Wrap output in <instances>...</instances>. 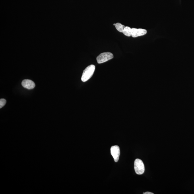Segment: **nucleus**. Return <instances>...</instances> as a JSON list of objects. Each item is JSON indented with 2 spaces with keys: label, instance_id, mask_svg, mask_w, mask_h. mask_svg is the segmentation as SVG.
<instances>
[{
  "label": "nucleus",
  "instance_id": "9",
  "mask_svg": "<svg viewBox=\"0 0 194 194\" xmlns=\"http://www.w3.org/2000/svg\"><path fill=\"white\" fill-rule=\"evenodd\" d=\"M6 103V100L5 99H2L0 100V108H1L4 106Z\"/></svg>",
  "mask_w": 194,
  "mask_h": 194
},
{
  "label": "nucleus",
  "instance_id": "4",
  "mask_svg": "<svg viewBox=\"0 0 194 194\" xmlns=\"http://www.w3.org/2000/svg\"><path fill=\"white\" fill-rule=\"evenodd\" d=\"M111 154L114 158V161L117 162L119 160L120 155V150L119 146H112L110 149Z\"/></svg>",
  "mask_w": 194,
  "mask_h": 194
},
{
  "label": "nucleus",
  "instance_id": "8",
  "mask_svg": "<svg viewBox=\"0 0 194 194\" xmlns=\"http://www.w3.org/2000/svg\"><path fill=\"white\" fill-rule=\"evenodd\" d=\"M116 28L118 32H123L124 29L125 28V26L124 25H122L121 23H117L115 24V25Z\"/></svg>",
  "mask_w": 194,
  "mask_h": 194
},
{
  "label": "nucleus",
  "instance_id": "3",
  "mask_svg": "<svg viewBox=\"0 0 194 194\" xmlns=\"http://www.w3.org/2000/svg\"><path fill=\"white\" fill-rule=\"evenodd\" d=\"M134 168L137 174L141 175L144 173L145 166L142 160L139 159H136L135 161Z\"/></svg>",
  "mask_w": 194,
  "mask_h": 194
},
{
  "label": "nucleus",
  "instance_id": "5",
  "mask_svg": "<svg viewBox=\"0 0 194 194\" xmlns=\"http://www.w3.org/2000/svg\"><path fill=\"white\" fill-rule=\"evenodd\" d=\"M147 33V30L145 29L135 28L131 29V36L133 38L144 35Z\"/></svg>",
  "mask_w": 194,
  "mask_h": 194
},
{
  "label": "nucleus",
  "instance_id": "10",
  "mask_svg": "<svg viewBox=\"0 0 194 194\" xmlns=\"http://www.w3.org/2000/svg\"><path fill=\"white\" fill-rule=\"evenodd\" d=\"M144 194H154V193L150 192H146L143 193Z\"/></svg>",
  "mask_w": 194,
  "mask_h": 194
},
{
  "label": "nucleus",
  "instance_id": "1",
  "mask_svg": "<svg viewBox=\"0 0 194 194\" xmlns=\"http://www.w3.org/2000/svg\"><path fill=\"white\" fill-rule=\"evenodd\" d=\"M95 67L94 65H90L86 68L83 72L81 80L83 82H86L92 77L94 72Z\"/></svg>",
  "mask_w": 194,
  "mask_h": 194
},
{
  "label": "nucleus",
  "instance_id": "2",
  "mask_svg": "<svg viewBox=\"0 0 194 194\" xmlns=\"http://www.w3.org/2000/svg\"><path fill=\"white\" fill-rule=\"evenodd\" d=\"M114 57L113 54L110 52H105L100 54L96 58L98 63L101 64L105 62L112 59Z\"/></svg>",
  "mask_w": 194,
  "mask_h": 194
},
{
  "label": "nucleus",
  "instance_id": "6",
  "mask_svg": "<svg viewBox=\"0 0 194 194\" xmlns=\"http://www.w3.org/2000/svg\"><path fill=\"white\" fill-rule=\"evenodd\" d=\"M22 85L24 88L29 90L33 89L35 86V84L33 81L30 79H24L22 81Z\"/></svg>",
  "mask_w": 194,
  "mask_h": 194
},
{
  "label": "nucleus",
  "instance_id": "11",
  "mask_svg": "<svg viewBox=\"0 0 194 194\" xmlns=\"http://www.w3.org/2000/svg\"><path fill=\"white\" fill-rule=\"evenodd\" d=\"M113 25H114V26H115V24H113Z\"/></svg>",
  "mask_w": 194,
  "mask_h": 194
},
{
  "label": "nucleus",
  "instance_id": "7",
  "mask_svg": "<svg viewBox=\"0 0 194 194\" xmlns=\"http://www.w3.org/2000/svg\"><path fill=\"white\" fill-rule=\"evenodd\" d=\"M131 29L129 27H125L122 33L126 36H131Z\"/></svg>",
  "mask_w": 194,
  "mask_h": 194
}]
</instances>
